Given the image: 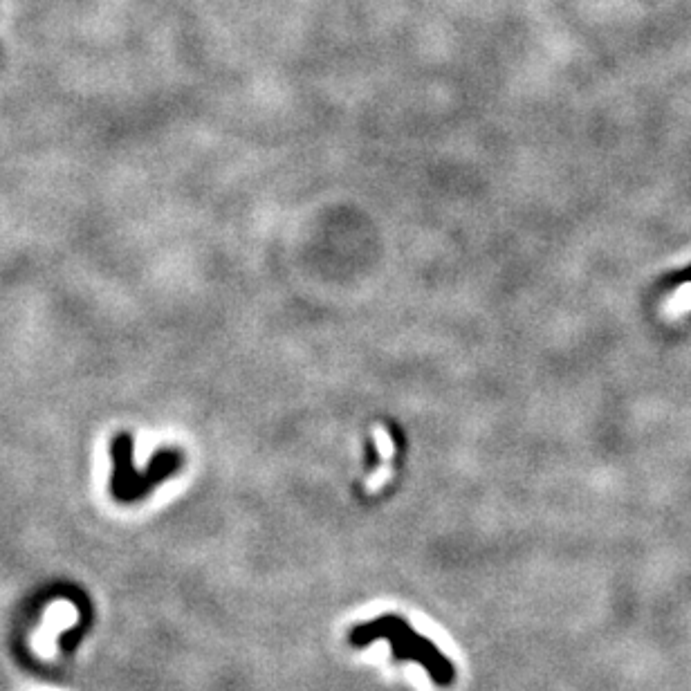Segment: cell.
<instances>
[{"label":"cell","mask_w":691,"mask_h":691,"mask_svg":"<svg viewBox=\"0 0 691 691\" xmlns=\"http://www.w3.org/2000/svg\"><path fill=\"white\" fill-rule=\"evenodd\" d=\"M382 429H377V442H380V449H382V456H391V442L386 436H382Z\"/></svg>","instance_id":"4"},{"label":"cell","mask_w":691,"mask_h":691,"mask_svg":"<svg viewBox=\"0 0 691 691\" xmlns=\"http://www.w3.org/2000/svg\"><path fill=\"white\" fill-rule=\"evenodd\" d=\"M671 310L674 312L691 310V285H683V288L676 292V297L671 299Z\"/></svg>","instance_id":"3"},{"label":"cell","mask_w":691,"mask_h":691,"mask_svg":"<svg viewBox=\"0 0 691 691\" xmlns=\"http://www.w3.org/2000/svg\"><path fill=\"white\" fill-rule=\"evenodd\" d=\"M135 442L126 431H119L110 442V458H113V474H110V494L119 503H135L149 496L155 485L167 481L182 467V454L178 449H160L151 458L144 472L135 467L133 458Z\"/></svg>","instance_id":"2"},{"label":"cell","mask_w":691,"mask_h":691,"mask_svg":"<svg viewBox=\"0 0 691 691\" xmlns=\"http://www.w3.org/2000/svg\"><path fill=\"white\" fill-rule=\"evenodd\" d=\"M386 640L391 644L393 662H416L427 671L431 683L447 689L454 685L456 667L425 635H420L413 626L400 615L386 613L375 617L371 622H362L350 629L348 644L355 649H366L368 644Z\"/></svg>","instance_id":"1"}]
</instances>
